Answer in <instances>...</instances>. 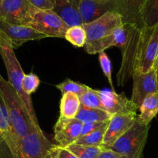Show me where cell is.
I'll return each mask as SVG.
<instances>
[{"label":"cell","mask_w":158,"mask_h":158,"mask_svg":"<svg viewBox=\"0 0 158 158\" xmlns=\"http://www.w3.org/2000/svg\"><path fill=\"white\" fill-rule=\"evenodd\" d=\"M123 24L119 13L108 11L97 19L82 25L86 32L85 51L94 55L113 46L115 31Z\"/></svg>","instance_id":"1"},{"label":"cell","mask_w":158,"mask_h":158,"mask_svg":"<svg viewBox=\"0 0 158 158\" xmlns=\"http://www.w3.org/2000/svg\"><path fill=\"white\" fill-rule=\"evenodd\" d=\"M0 97L10 124L19 140L29 133L40 129L31 118L27 109L12 85L0 75Z\"/></svg>","instance_id":"2"},{"label":"cell","mask_w":158,"mask_h":158,"mask_svg":"<svg viewBox=\"0 0 158 158\" xmlns=\"http://www.w3.org/2000/svg\"><path fill=\"white\" fill-rule=\"evenodd\" d=\"M0 55L2 58L7 70L8 78H9L8 82L16 91L17 94L27 109L34 123L39 125L30 96L25 94L22 89V81L25 73H23L20 62L15 56L14 48L11 45L9 40L1 32H0Z\"/></svg>","instance_id":"3"},{"label":"cell","mask_w":158,"mask_h":158,"mask_svg":"<svg viewBox=\"0 0 158 158\" xmlns=\"http://www.w3.org/2000/svg\"><path fill=\"white\" fill-rule=\"evenodd\" d=\"M157 61L158 24L150 27H141L133 73H148L156 68Z\"/></svg>","instance_id":"4"},{"label":"cell","mask_w":158,"mask_h":158,"mask_svg":"<svg viewBox=\"0 0 158 158\" xmlns=\"http://www.w3.org/2000/svg\"><path fill=\"white\" fill-rule=\"evenodd\" d=\"M150 125L137 121L109 149L122 158H141L148 137Z\"/></svg>","instance_id":"5"},{"label":"cell","mask_w":158,"mask_h":158,"mask_svg":"<svg viewBox=\"0 0 158 158\" xmlns=\"http://www.w3.org/2000/svg\"><path fill=\"white\" fill-rule=\"evenodd\" d=\"M29 26L46 37L64 38L69 26L53 10H40L34 8Z\"/></svg>","instance_id":"6"},{"label":"cell","mask_w":158,"mask_h":158,"mask_svg":"<svg viewBox=\"0 0 158 158\" xmlns=\"http://www.w3.org/2000/svg\"><path fill=\"white\" fill-rule=\"evenodd\" d=\"M140 27L135 24L128 23V35L125 44L121 49L122 65L118 75V84L123 86L129 77H133L136 50L139 38Z\"/></svg>","instance_id":"7"},{"label":"cell","mask_w":158,"mask_h":158,"mask_svg":"<svg viewBox=\"0 0 158 158\" xmlns=\"http://www.w3.org/2000/svg\"><path fill=\"white\" fill-rule=\"evenodd\" d=\"M54 146L41 128L36 130L20 140V158H50Z\"/></svg>","instance_id":"8"},{"label":"cell","mask_w":158,"mask_h":158,"mask_svg":"<svg viewBox=\"0 0 158 158\" xmlns=\"http://www.w3.org/2000/svg\"><path fill=\"white\" fill-rule=\"evenodd\" d=\"M33 9L29 0H2L0 19L10 24L29 26Z\"/></svg>","instance_id":"9"},{"label":"cell","mask_w":158,"mask_h":158,"mask_svg":"<svg viewBox=\"0 0 158 158\" xmlns=\"http://www.w3.org/2000/svg\"><path fill=\"white\" fill-rule=\"evenodd\" d=\"M98 94L100 97L103 110L112 116L119 114H136L139 110L123 93L117 94L116 91L104 89L98 90Z\"/></svg>","instance_id":"10"},{"label":"cell","mask_w":158,"mask_h":158,"mask_svg":"<svg viewBox=\"0 0 158 158\" xmlns=\"http://www.w3.org/2000/svg\"><path fill=\"white\" fill-rule=\"evenodd\" d=\"M132 77L133 91L130 100L139 109L141 103L147 96L158 93L156 69H153L146 73H134Z\"/></svg>","instance_id":"11"},{"label":"cell","mask_w":158,"mask_h":158,"mask_svg":"<svg viewBox=\"0 0 158 158\" xmlns=\"http://www.w3.org/2000/svg\"><path fill=\"white\" fill-rule=\"evenodd\" d=\"M0 32L9 40L14 49L20 47L28 41L46 38L43 34L30 26H19L8 23L0 19Z\"/></svg>","instance_id":"12"},{"label":"cell","mask_w":158,"mask_h":158,"mask_svg":"<svg viewBox=\"0 0 158 158\" xmlns=\"http://www.w3.org/2000/svg\"><path fill=\"white\" fill-rule=\"evenodd\" d=\"M136 117L137 114H131L112 116L108 123L102 148L109 149L134 124Z\"/></svg>","instance_id":"13"},{"label":"cell","mask_w":158,"mask_h":158,"mask_svg":"<svg viewBox=\"0 0 158 158\" xmlns=\"http://www.w3.org/2000/svg\"><path fill=\"white\" fill-rule=\"evenodd\" d=\"M82 123L76 118L69 119L60 116L54 126V139L58 145L67 148L80 137Z\"/></svg>","instance_id":"14"},{"label":"cell","mask_w":158,"mask_h":158,"mask_svg":"<svg viewBox=\"0 0 158 158\" xmlns=\"http://www.w3.org/2000/svg\"><path fill=\"white\" fill-rule=\"evenodd\" d=\"M112 12L121 15L123 23H132L140 27L139 19L147 0H110ZM141 28V27H140Z\"/></svg>","instance_id":"15"},{"label":"cell","mask_w":158,"mask_h":158,"mask_svg":"<svg viewBox=\"0 0 158 158\" xmlns=\"http://www.w3.org/2000/svg\"><path fill=\"white\" fill-rule=\"evenodd\" d=\"M78 9L82 23L86 24L97 19L106 12L112 11V7L111 1L78 0Z\"/></svg>","instance_id":"16"},{"label":"cell","mask_w":158,"mask_h":158,"mask_svg":"<svg viewBox=\"0 0 158 158\" xmlns=\"http://www.w3.org/2000/svg\"><path fill=\"white\" fill-rule=\"evenodd\" d=\"M53 11L69 27L83 24L78 9V0H55Z\"/></svg>","instance_id":"17"},{"label":"cell","mask_w":158,"mask_h":158,"mask_svg":"<svg viewBox=\"0 0 158 158\" xmlns=\"http://www.w3.org/2000/svg\"><path fill=\"white\" fill-rule=\"evenodd\" d=\"M139 110L140 113L136 117L137 121L143 125H150V122L158 114V93L147 96Z\"/></svg>","instance_id":"18"},{"label":"cell","mask_w":158,"mask_h":158,"mask_svg":"<svg viewBox=\"0 0 158 158\" xmlns=\"http://www.w3.org/2000/svg\"><path fill=\"white\" fill-rule=\"evenodd\" d=\"M112 116L102 109H91L81 106L75 118L82 124L90 123H108Z\"/></svg>","instance_id":"19"},{"label":"cell","mask_w":158,"mask_h":158,"mask_svg":"<svg viewBox=\"0 0 158 158\" xmlns=\"http://www.w3.org/2000/svg\"><path fill=\"white\" fill-rule=\"evenodd\" d=\"M80 107V100L77 94L68 92L62 95L60 102V116L69 119L75 118Z\"/></svg>","instance_id":"20"},{"label":"cell","mask_w":158,"mask_h":158,"mask_svg":"<svg viewBox=\"0 0 158 158\" xmlns=\"http://www.w3.org/2000/svg\"><path fill=\"white\" fill-rule=\"evenodd\" d=\"M140 27H150L158 24V0H147L139 19Z\"/></svg>","instance_id":"21"},{"label":"cell","mask_w":158,"mask_h":158,"mask_svg":"<svg viewBox=\"0 0 158 158\" xmlns=\"http://www.w3.org/2000/svg\"><path fill=\"white\" fill-rule=\"evenodd\" d=\"M108 123H105L102 127L98 129L97 131L91 133L89 134L80 137L74 143L85 146L91 147H102L103 145L104 137H105V131Z\"/></svg>","instance_id":"22"},{"label":"cell","mask_w":158,"mask_h":158,"mask_svg":"<svg viewBox=\"0 0 158 158\" xmlns=\"http://www.w3.org/2000/svg\"><path fill=\"white\" fill-rule=\"evenodd\" d=\"M66 148L78 158H98L103 148L85 146V145L72 143L67 147Z\"/></svg>","instance_id":"23"},{"label":"cell","mask_w":158,"mask_h":158,"mask_svg":"<svg viewBox=\"0 0 158 158\" xmlns=\"http://www.w3.org/2000/svg\"><path fill=\"white\" fill-rule=\"evenodd\" d=\"M64 39L76 47H83L86 43V32L82 25L72 26L67 30Z\"/></svg>","instance_id":"24"},{"label":"cell","mask_w":158,"mask_h":158,"mask_svg":"<svg viewBox=\"0 0 158 158\" xmlns=\"http://www.w3.org/2000/svg\"><path fill=\"white\" fill-rule=\"evenodd\" d=\"M56 87L62 93V94L70 92L77 94L78 97L81 96L82 94H84L91 89V87L88 86L87 85L82 84L78 82L73 81L70 79H66L64 82L57 84Z\"/></svg>","instance_id":"25"},{"label":"cell","mask_w":158,"mask_h":158,"mask_svg":"<svg viewBox=\"0 0 158 158\" xmlns=\"http://www.w3.org/2000/svg\"><path fill=\"white\" fill-rule=\"evenodd\" d=\"M79 100H80L81 106L83 107L103 110L102 101H101L100 97L98 94L97 89L91 88L89 90L80 96Z\"/></svg>","instance_id":"26"},{"label":"cell","mask_w":158,"mask_h":158,"mask_svg":"<svg viewBox=\"0 0 158 158\" xmlns=\"http://www.w3.org/2000/svg\"><path fill=\"white\" fill-rule=\"evenodd\" d=\"M40 78L36 74L33 73L24 74L22 81V89L25 94L30 96L31 94L36 92L37 88L40 86Z\"/></svg>","instance_id":"27"},{"label":"cell","mask_w":158,"mask_h":158,"mask_svg":"<svg viewBox=\"0 0 158 158\" xmlns=\"http://www.w3.org/2000/svg\"><path fill=\"white\" fill-rule=\"evenodd\" d=\"M99 63H100L101 69H102L104 75L105 76V77L108 80V83H109L110 86L112 88V90L115 91L112 83V63L109 58H108V55L105 53V51L99 52Z\"/></svg>","instance_id":"28"},{"label":"cell","mask_w":158,"mask_h":158,"mask_svg":"<svg viewBox=\"0 0 158 158\" xmlns=\"http://www.w3.org/2000/svg\"><path fill=\"white\" fill-rule=\"evenodd\" d=\"M50 158H78L66 148L54 145L50 152Z\"/></svg>","instance_id":"29"},{"label":"cell","mask_w":158,"mask_h":158,"mask_svg":"<svg viewBox=\"0 0 158 158\" xmlns=\"http://www.w3.org/2000/svg\"><path fill=\"white\" fill-rule=\"evenodd\" d=\"M34 8L40 10H53L55 6V0H29Z\"/></svg>","instance_id":"30"},{"label":"cell","mask_w":158,"mask_h":158,"mask_svg":"<svg viewBox=\"0 0 158 158\" xmlns=\"http://www.w3.org/2000/svg\"><path fill=\"white\" fill-rule=\"evenodd\" d=\"M105 123H84L82 124L81 131L80 137L89 134L94 131H97L100 127H102Z\"/></svg>","instance_id":"31"},{"label":"cell","mask_w":158,"mask_h":158,"mask_svg":"<svg viewBox=\"0 0 158 158\" xmlns=\"http://www.w3.org/2000/svg\"><path fill=\"white\" fill-rule=\"evenodd\" d=\"M98 158H122L115 151H112L108 148H102V152L99 154Z\"/></svg>","instance_id":"32"},{"label":"cell","mask_w":158,"mask_h":158,"mask_svg":"<svg viewBox=\"0 0 158 158\" xmlns=\"http://www.w3.org/2000/svg\"><path fill=\"white\" fill-rule=\"evenodd\" d=\"M156 77H157V82H158V61L157 63H156Z\"/></svg>","instance_id":"33"},{"label":"cell","mask_w":158,"mask_h":158,"mask_svg":"<svg viewBox=\"0 0 158 158\" xmlns=\"http://www.w3.org/2000/svg\"><path fill=\"white\" fill-rule=\"evenodd\" d=\"M102 1H105V2H108V1H110V0H102Z\"/></svg>","instance_id":"34"},{"label":"cell","mask_w":158,"mask_h":158,"mask_svg":"<svg viewBox=\"0 0 158 158\" xmlns=\"http://www.w3.org/2000/svg\"><path fill=\"white\" fill-rule=\"evenodd\" d=\"M2 0H0V4H1V2H2Z\"/></svg>","instance_id":"35"},{"label":"cell","mask_w":158,"mask_h":158,"mask_svg":"<svg viewBox=\"0 0 158 158\" xmlns=\"http://www.w3.org/2000/svg\"></svg>","instance_id":"36"}]
</instances>
